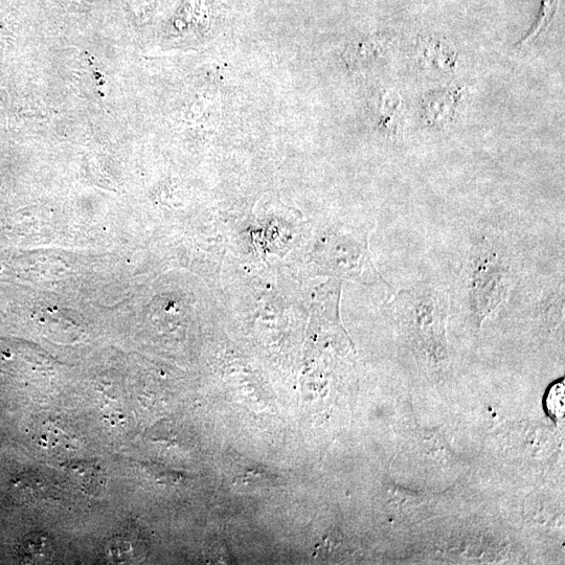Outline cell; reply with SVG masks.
<instances>
[{
  "mask_svg": "<svg viewBox=\"0 0 565 565\" xmlns=\"http://www.w3.org/2000/svg\"><path fill=\"white\" fill-rule=\"evenodd\" d=\"M19 553L29 563L48 562L54 553L53 541L43 533L30 534L22 540Z\"/></svg>",
  "mask_w": 565,
  "mask_h": 565,
  "instance_id": "cell-5",
  "label": "cell"
},
{
  "mask_svg": "<svg viewBox=\"0 0 565 565\" xmlns=\"http://www.w3.org/2000/svg\"><path fill=\"white\" fill-rule=\"evenodd\" d=\"M71 480L82 492L90 495L101 494L106 486V476L103 469L93 463L72 464L66 469Z\"/></svg>",
  "mask_w": 565,
  "mask_h": 565,
  "instance_id": "cell-3",
  "label": "cell"
},
{
  "mask_svg": "<svg viewBox=\"0 0 565 565\" xmlns=\"http://www.w3.org/2000/svg\"><path fill=\"white\" fill-rule=\"evenodd\" d=\"M469 305L478 326L506 298L511 271L506 261L485 241L479 243L470 258Z\"/></svg>",
  "mask_w": 565,
  "mask_h": 565,
  "instance_id": "cell-2",
  "label": "cell"
},
{
  "mask_svg": "<svg viewBox=\"0 0 565 565\" xmlns=\"http://www.w3.org/2000/svg\"><path fill=\"white\" fill-rule=\"evenodd\" d=\"M145 553L144 541L130 534L113 537L105 548V555L112 562L138 561Z\"/></svg>",
  "mask_w": 565,
  "mask_h": 565,
  "instance_id": "cell-4",
  "label": "cell"
},
{
  "mask_svg": "<svg viewBox=\"0 0 565 565\" xmlns=\"http://www.w3.org/2000/svg\"><path fill=\"white\" fill-rule=\"evenodd\" d=\"M548 409L550 413L555 418H560L563 416L564 413V386L562 384H556L554 388H552L549 397H548Z\"/></svg>",
  "mask_w": 565,
  "mask_h": 565,
  "instance_id": "cell-6",
  "label": "cell"
},
{
  "mask_svg": "<svg viewBox=\"0 0 565 565\" xmlns=\"http://www.w3.org/2000/svg\"><path fill=\"white\" fill-rule=\"evenodd\" d=\"M393 310L400 324L432 356L443 357L445 326L449 310L446 292L429 284L403 289L395 296Z\"/></svg>",
  "mask_w": 565,
  "mask_h": 565,
  "instance_id": "cell-1",
  "label": "cell"
}]
</instances>
